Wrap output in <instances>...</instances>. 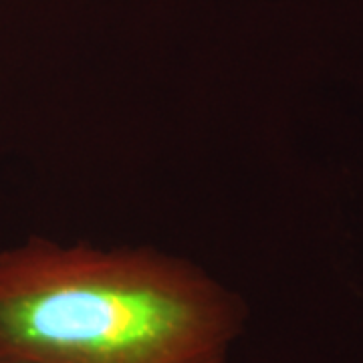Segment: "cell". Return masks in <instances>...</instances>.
I'll return each instance as SVG.
<instances>
[{"mask_svg":"<svg viewBox=\"0 0 363 363\" xmlns=\"http://www.w3.org/2000/svg\"><path fill=\"white\" fill-rule=\"evenodd\" d=\"M247 321L234 289L156 247L0 250V363H228Z\"/></svg>","mask_w":363,"mask_h":363,"instance_id":"cell-1","label":"cell"}]
</instances>
